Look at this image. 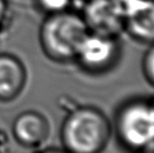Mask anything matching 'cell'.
I'll use <instances>...</instances> for the list:
<instances>
[{
	"instance_id": "6da1fadb",
	"label": "cell",
	"mask_w": 154,
	"mask_h": 153,
	"mask_svg": "<svg viewBox=\"0 0 154 153\" xmlns=\"http://www.w3.org/2000/svg\"><path fill=\"white\" fill-rule=\"evenodd\" d=\"M111 133L109 118L101 109L88 105L71 108L60 129L63 149L68 153H102Z\"/></svg>"
},
{
	"instance_id": "7a4b0ae2",
	"label": "cell",
	"mask_w": 154,
	"mask_h": 153,
	"mask_svg": "<svg viewBox=\"0 0 154 153\" xmlns=\"http://www.w3.org/2000/svg\"><path fill=\"white\" fill-rule=\"evenodd\" d=\"M88 29L79 12L72 10L47 15L39 29V42L44 55L56 63L73 62Z\"/></svg>"
},
{
	"instance_id": "3957f363",
	"label": "cell",
	"mask_w": 154,
	"mask_h": 153,
	"mask_svg": "<svg viewBox=\"0 0 154 153\" xmlns=\"http://www.w3.org/2000/svg\"><path fill=\"white\" fill-rule=\"evenodd\" d=\"M125 149L138 153L154 144V104L151 100L132 99L119 107L113 127Z\"/></svg>"
},
{
	"instance_id": "277c9868",
	"label": "cell",
	"mask_w": 154,
	"mask_h": 153,
	"mask_svg": "<svg viewBox=\"0 0 154 153\" xmlns=\"http://www.w3.org/2000/svg\"><path fill=\"white\" fill-rule=\"evenodd\" d=\"M122 54L119 37L88 32L82 40L73 62L90 75L108 72L118 64Z\"/></svg>"
},
{
	"instance_id": "5b68a950",
	"label": "cell",
	"mask_w": 154,
	"mask_h": 153,
	"mask_svg": "<svg viewBox=\"0 0 154 153\" xmlns=\"http://www.w3.org/2000/svg\"><path fill=\"white\" fill-rule=\"evenodd\" d=\"M79 13L91 33L112 37L125 33V16L119 0H84Z\"/></svg>"
},
{
	"instance_id": "8992f818",
	"label": "cell",
	"mask_w": 154,
	"mask_h": 153,
	"mask_svg": "<svg viewBox=\"0 0 154 153\" xmlns=\"http://www.w3.org/2000/svg\"><path fill=\"white\" fill-rule=\"evenodd\" d=\"M125 16V33L144 44L154 43V0H119Z\"/></svg>"
},
{
	"instance_id": "52a82bcc",
	"label": "cell",
	"mask_w": 154,
	"mask_h": 153,
	"mask_svg": "<svg viewBox=\"0 0 154 153\" xmlns=\"http://www.w3.org/2000/svg\"><path fill=\"white\" fill-rule=\"evenodd\" d=\"M49 135V123L42 113L26 110L19 113L12 124V137L25 149H40Z\"/></svg>"
},
{
	"instance_id": "ba28073f",
	"label": "cell",
	"mask_w": 154,
	"mask_h": 153,
	"mask_svg": "<svg viewBox=\"0 0 154 153\" xmlns=\"http://www.w3.org/2000/svg\"><path fill=\"white\" fill-rule=\"evenodd\" d=\"M27 81L24 64L16 56L0 53V102H13L23 92Z\"/></svg>"
},
{
	"instance_id": "9c48e42d",
	"label": "cell",
	"mask_w": 154,
	"mask_h": 153,
	"mask_svg": "<svg viewBox=\"0 0 154 153\" xmlns=\"http://www.w3.org/2000/svg\"><path fill=\"white\" fill-rule=\"evenodd\" d=\"M75 0H36L38 8L45 15H54L72 10Z\"/></svg>"
},
{
	"instance_id": "30bf717a",
	"label": "cell",
	"mask_w": 154,
	"mask_h": 153,
	"mask_svg": "<svg viewBox=\"0 0 154 153\" xmlns=\"http://www.w3.org/2000/svg\"><path fill=\"white\" fill-rule=\"evenodd\" d=\"M142 69L148 83L154 86V43L149 45L143 57Z\"/></svg>"
},
{
	"instance_id": "8fae6325",
	"label": "cell",
	"mask_w": 154,
	"mask_h": 153,
	"mask_svg": "<svg viewBox=\"0 0 154 153\" xmlns=\"http://www.w3.org/2000/svg\"><path fill=\"white\" fill-rule=\"evenodd\" d=\"M0 153H16L14 142L2 130H0Z\"/></svg>"
},
{
	"instance_id": "7c38bea8",
	"label": "cell",
	"mask_w": 154,
	"mask_h": 153,
	"mask_svg": "<svg viewBox=\"0 0 154 153\" xmlns=\"http://www.w3.org/2000/svg\"><path fill=\"white\" fill-rule=\"evenodd\" d=\"M8 16V0H0V31L4 27V23Z\"/></svg>"
},
{
	"instance_id": "4fadbf2b",
	"label": "cell",
	"mask_w": 154,
	"mask_h": 153,
	"mask_svg": "<svg viewBox=\"0 0 154 153\" xmlns=\"http://www.w3.org/2000/svg\"><path fill=\"white\" fill-rule=\"evenodd\" d=\"M35 153H68L63 148H40Z\"/></svg>"
},
{
	"instance_id": "5bb4252c",
	"label": "cell",
	"mask_w": 154,
	"mask_h": 153,
	"mask_svg": "<svg viewBox=\"0 0 154 153\" xmlns=\"http://www.w3.org/2000/svg\"><path fill=\"white\" fill-rule=\"evenodd\" d=\"M138 153H154V144L153 145H151L150 147H148L147 149L143 150V151H140Z\"/></svg>"
},
{
	"instance_id": "9a60e30c",
	"label": "cell",
	"mask_w": 154,
	"mask_h": 153,
	"mask_svg": "<svg viewBox=\"0 0 154 153\" xmlns=\"http://www.w3.org/2000/svg\"><path fill=\"white\" fill-rule=\"evenodd\" d=\"M151 101H152V102H153V104H154V96H153V98L151 99Z\"/></svg>"
}]
</instances>
